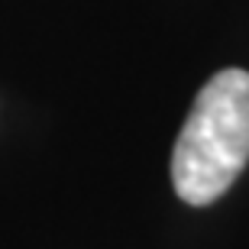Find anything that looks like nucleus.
Instances as JSON below:
<instances>
[{"instance_id":"f257e3e1","label":"nucleus","mask_w":249,"mask_h":249,"mask_svg":"<svg viewBox=\"0 0 249 249\" xmlns=\"http://www.w3.org/2000/svg\"><path fill=\"white\" fill-rule=\"evenodd\" d=\"M249 162V71L223 68L191 104L172 152V185L191 207L213 204Z\"/></svg>"}]
</instances>
